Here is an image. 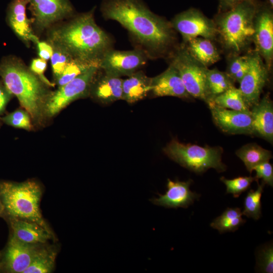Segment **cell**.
Segmentation results:
<instances>
[{
  "mask_svg": "<svg viewBox=\"0 0 273 273\" xmlns=\"http://www.w3.org/2000/svg\"><path fill=\"white\" fill-rule=\"evenodd\" d=\"M253 134L259 136L270 143L273 141V105L269 94L250 109Z\"/></svg>",
  "mask_w": 273,
  "mask_h": 273,
  "instance_id": "20",
  "label": "cell"
},
{
  "mask_svg": "<svg viewBox=\"0 0 273 273\" xmlns=\"http://www.w3.org/2000/svg\"><path fill=\"white\" fill-rule=\"evenodd\" d=\"M257 266L261 272H273V246L272 243L265 244L258 251Z\"/></svg>",
  "mask_w": 273,
  "mask_h": 273,
  "instance_id": "35",
  "label": "cell"
},
{
  "mask_svg": "<svg viewBox=\"0 0 273 273\" xmlns=\"http://www.w3.org/2000/svg\"><path fill=\"white\" fill-rule=\"evenodd\" d=\"M1 120L7 125L13 127L30 130L32 128L31 119L28 113L19 109L10 113Z\"/></svg>",
  "mask_w": 273,
  "mask_h": 273,
  "instance_id": "34",
  "label": "cell"
},
{
  "mask_svg": "<svg viewBox=\"0 0 273 273\" xmlns=\"http://www.w3.org/2000/svg\"><path fill=\"white\" fill-rule=\"evenodd\" d=\"M174 30L182 36L183 43L198 37L214 41L217 31L214 21L206 17L201 11L190 8L174 16L170 22Z\"/></svg>",
  "mask_w": 273,
  "mask_h": 273,
  "instance_id": "9",
  "label": "cell"
},
{
  "mask_svg": "<svg viewBox=\"0 0 273 273\" xmlns=\"http://www.w3.org/2000/svg\"><path fill=\"white\" fill-rule=\"evenodd\" d=\"M235 82L225 72L217 68L207 69L206 72V85L208 100L207 104L213 99L234 86Z\"/></svg>",
  "mask_w": 273,
  "mask_h": 273,
  "instance_id": "26",
  "label": "cell"
},
{
  "mask_svg": "<svg viewBox=\"0 0 273 273\" xmlns=\"http://www.w3.org/2000/svg\"></svg>",
  "mask_w": 273,
  "mask_h": 273,
  "instance_id": "44",
  "label": "cell"
},
{
  "mask_svg": "<svg viewBox=\"0 0 273 273\" xmlns=\"http://www.w3.org/2000/svg\"><path fill=\"white\" fill-rule=\"evenodd\" d=\"M59 245L49 242L38 247L31 263L24 273H51L55 268L56 259L59 252Z\"/></svg>",
  "mask_w": 273,
  "mask_h": 273,
  "instance_id": "21",
  "label": "cell"
},
{
  "mask_svg": "<svg viewBox=\"0 0 273 273\" xmlns=\"http://www.w3.org/2000/svg\"><path fill=\"white\" fill-rule=\"evenodd\" d=\"M250 65L248 53L245 55H236L227 57L225 72L235 82H240L247 72Z\"/></svg>",
  "mask_w": 273,
  "mask_h": 273,
  "instance_id": "31",
  "label": "cell"
},
{
  "mask_svg": "<svg viewBox=\"0 0 273 273\" xmlns=\"http://www.w3.org/2000/svg\"><path fill=\"white\" fill-rule=\"evenodd\" d=\"M40 244H28L10 235L8 243L1 253L0 272L24 273L29 266Z\"/></svg>",
  "mask_w": 273,
  "mask_h": 273,
  "instance_id": "14",
  "label": "cell"
},
{
  "mask_svg": "<svg viewBox=\"0 0 273 273\" xmlns=\"http://www.w3.org/2000/svg\"><path fill=\"white\" fill-rule=\"evenodd\" d=\"M240 208H228L220 216L217 217L211 223V228L218 231L220 233L234 232L246 220L242 218Z\"/></svg>",
  "mask_w": 273,
  "mask_h": 273,
  "instance_id": "27",
  "label": "cell"
},
{
  "mask_svg": "<svg viewBox=\"0 0 273 273\" xmlns=\"http://www.w3.org/2000/svg\"><path fill=\"white\" fill-rule=\"evenodd\" d=\"M272 6L267 4L257 6L253 22V38L256 51L261 57L269 69L273 60V13Z\"/></svg>",
  "mask_w": 273,
  "mask_h": 273,
  "instance_id": "12",
  "label": "cell"
},
{
  "mask_svg": "<svg viewBox=\"0 0 273 273\" xmlns=\"http://www.w3.org/2000/svg\"><path fill=\"white\" fill-rule=\"evenodd\" d=\"M211 102L222 108L250 112L241 91L239 88H236L235 86L214 98Z\"/></svg>",
  "mask_w": 273,
  "mask_h": 273,
  "instance_id": "29",
  "label": "cell"
},
{
  "mask_svg": "<svg viewBox=\"0 0 273 273\" xmlns=\"http://www.w3.org/2000/svg\"><path fill=\"white\" fill-rule=\"evenodd\" d=\"M215 125L230 134H253L250 112L220 107L212 102L207 104Z\"/></svg>",
  "mask_w": 273,
  "mask_h": 273,
  "instance_id": "15",
  "label": "cell"
},
{
  "mask_svg": "<svg viewBox=\"0 0 273 273\" xmlns=\"http://www.w3.org/2000/svg\"><path fill=\"white\" fill-rule=\"evenodd\" d=\"M0 77L32 121L41 123L45 117L44 106L50 93L48 85L20 59L12 56L5 57L0 62Z\"/></svg>",
  "mask_w": 273,
  "mask_h": 273,
  "instance_id": "3",
  "label": "cell"
},
{
  "mask_svg": "<svg viewBox=\"0 0 273 273\" xmlns=\"http://www.w3.org/2000/svg\"><path fill=\"white\" fill-rule=\"evenodd\" d=\"M265 185H258L256 190H250L244 199L242 214L249 218L257 220L261 215V198Z\"/></svg>",
  "mask_w": 273,
  "mask_h": 273,
  "instance_id": "30",
  "label": "cell"
},
{
  "mask_svg": "<svg viewBox=\"0 0 273 273\" xmlns=\"http://www.w3.org/2000/svg\"><path fill=\"white\" fill-rule=\"evenodd\" d=\"M192 182L191 179L181 181L167 179L166 193H158V198L154 197L149 201L155 205L167 208H188L200 197V195L190 190Z\"/></svg>",
  "mask_w": 273,
  "mask_h": 273,
  "instance_id": "16",
  "label": "cell"
},
{
  "mask_svg": "<svg viewBox=\"0 0 273 273\" xmlns=\"http://www.w3.org/2000/svg\"><path fill=\"white\" fill-rule=\"evenodd\" d=\"M163 150L171 159L196 173H203L209 168L219 172L226 169L222 161L223 149L220 147H201L173 140Z\"/></svg>",
  "mask_w": 273,
  "mask_h": 273,
  "instance_id": "6",
  "label": "cell"
},
{
  "mask_svg": "<svg viewBox=\"0 0 273 273\" xmlns=\"http://www.w3.org/2000/svg\"><path fill=\"white\" fill-rule=\"evenodd\" d=\"M43 191L39 183L33 179L20 183L0 181V198L4 207L3 217L34 222L53 232L42 217L40 208Z\"/></svg>",
  "mask_w": 273,
  "mask_h": 273,
  "instance_id": "5",
  "label": "cell"
},
{
  "mask_svg": "<svg viewBox=\"0 0 273 273\" xmlns=\"http://www.w3.org/2000/svg\"><path fill=\"white\" fill-rule=\"evenodd\" d=\"M146 61V55L142 50L121 51L110 49L101 59L100 68L110 75L129 76L144 65Z\"/></svg>",
  "mask_w": 273,
  "mask_h": 273,
  "instance_id": "13",
  "label": "cell"
},
{
  "mask_svg": "<svg viewBox=\"0 0 273 273\" xmlns=\"http://www.w3.org/2000/svg\"><path fill=\"white\" fill-rule=\"evenodd\" d=\"M6 219L11 230V235L21 242L43 244L50 241H56L54 232L49 231L36 222L15 218Z\"/></svg>",
  "mask_w": 273,
  "mask_h": 273,
  "instance_id": "19",
  "label": "cell"
},
{
  "mask_svg": "<svg viewBox=\"0 0 273 273\" xmlns=\"http://www.w3.org/2000/svg\"><path fill=\"white\" fill-rule=\"evenodd\" d=\"M171 55L170 64L178 71L188 94L192 98L207 103L206 72L208 68L197 61L183 43Z\"/></svg>",
  "mask_w": 273,
  "mask_h": 273,
  "instance_id": "7",
  "label": "cell"
},
{
  "mask_svg": "<svg viewBox=\"0 0 273 273\" xmlns=\"http://www.w3.org/2000/svg\"><path fill=\"white\" fill-rule=\"evenodd\" d=\"M53 53L51 58L52 72L55 80L60 76L68 63L73 58L64 49L51 44Z\"/></svg>",
  "mask_w": 273,
  "mask_h": 273,
  "instance_id": "32",
  "label": "cell"
},
{
  "mask_svg": "<svg viewBox=\"0 0 273 273\" xmlns=\"http://www.w3.org/2000/svg\"><path fill=\"white\" fill-rule=\"evenodd\" d=\"M253 170L256 172L255 180L258 183L260 178L264 185H268L271 187L273 186V167L269 161L262 162L256 165Z\"/></svg>",
  "mask_w": 273,
  "mask_h": 273,
  "instance_id": "36",
  "label": "cell"
},
{
  "mask_svg": "<svg viewBox=\"0 0 273 273\" xmlns=\"http://www.w3.org/2000/svg\"><path fill=\"white\" fill-rule=\"evenodd\" d=\"M12 96L13 95L6 87L2 81H0V116L5 111L7 105Z\"/></svg>",
  "mask_w": 273,
  "mask_h": 273,
  "instance_id": "39",
  "label": "cell"
},
{
  "mask_svg": "<svg viewBox=\"0 0 273 273\" xmlns=\"http://www.w3.org/2000/svg\"><path fill=\"white\" fill-rule=\"evenodd\" d=\"M32 25L41 33L55 23L73 16L74 10L69 0H28Z\"/></svg>",
  "mask_w": 273,
  "mask_h": 273,
  "instance_id": "11",
  "label": "cell"
},
{
  "mask_svg": "<svg viewBox=\"0 0 273 273\" xmlns=\"http://www.w3.org/2000/svg\"><path fill=\"white\" fill-rule=\"evenodd\" d=\"M122 82L120 77L105 73L94 84L93 95L104 103L122 100Z\"/></svg>",
  "mask_w": 273,
  "mask_h": 273,
  "instance_id": "23",
  "label": "cell"
},
{
  "mask_svg": "<svg viewBox=\"0 0 273 273\" xmlns=\"http://www.w3.org/2000/svg\"><path fill=\"white\" fill-rule=\"evenodd\" d=\"M95 8L52 29L49 42L66 50L73 58L98 61L111 49L109 35L96 23Z\"/></svg>",
  "mask_w": 273,
  "mask_h": 273,
  "instance_id": "2",
  "label": "cell"
},
{
  "mask_svg": "<svg viewBox=\"0 0 273 273\" xmlns=\"http://www.w3.org/2000/svg\"><path fill=\"white\" fill-rule=\"evenodd\" d=\"M4 215V207L0 198V217H3Z\"/></svg>",
  "mask_w": 273,
  "mask_h": 273,
  "instance_id": "41",
  "label": "cell"
},
{
  "mask_svg": "<svg viewBox=\"0 0 273 273\" xmlns=\"http://www.w3.org/2000/svg\"><path fill=\"white\" fill-rule=\"evenodd\" d=\"M28 4V0H12L8 8L7 20L18 37L29 46L31 42L36 44L39 39L33 31L31 19L27 16Z\"/></svg>",
  "mask_w": 273,
  "mask_h": 273,
  "instance_id": "17",
  "label": "cell"
},
{
  "mask_svg": "<svg viewBox=\"0 0 273 273\" xmlns=\"http://www.w3.org/2000/svg\"><path fill=\"white\" fill-rule=\"evenodd\" d=\"M100 61L72 58L60 76L56 80L58 87L61 86L85 72L90 68L99 66Z\"/></svg>",
  "mask_w": 273,
  "mask_h": 273,
  "instance_id": "28",
  "label": "cell"
},
{
  "mask_svg": "<svg viewBox=\"0 0 273 273\" xmlns=\"http://www.w3.org/2000/svg\"><path fill=\"white\" fill-rule=\"evenodd\" d=\"M236 154L250 173L256 165L269 161L272 158L271 152L256 143L248 144L242 146L236 151Z\"/></svg>",
  "mask_w": 273,
  "mask_h": 273,
  "instance_id": "25",
  "label": "cell"
},
{
  "mask_svg": "<svg viewBox=\"0 0 273 273\" xmlns=\"http://www.w3.org/2000/svg\"><path fill=\"white\" fill-rule=\"evenodd\" d=\"M36 44L39 58L46 61L51 59L53 53V48L52 44L49 42L39 40Z\"/></svg>",
  "mask_w": 273,
  "mask_h": 273,
  "instance_id": "38",
  "label": "cell"
},
{
  "mask_svg": "<svg viewBox=\"0 0 273 273\" xmlns=\"http://www.w3.org/2000/svg\"><path fill=\"white\" fill-rule=\"evenodd\" d=\"M100 66H96L78 75L66 84L50 92L44 106L45 117H52L68 104L87 95Z\"/></svg>",
  "mask_w": 273,
  "mask_h": 273,
  "instance_id": "8",
  "label": "cell"
},
{
  "mask_svg": "<svg viewBox=\"0 0 273 273\" xmlns=\"http://www.w3.org/2000/svg\"><path fill=\"white\" fill-rule=\"evenodd\" d=\"M47 67L46 60L41 58L34 59L32 60L29 67L30 70L37 75L46 84L49 86H53L54 84L50 82L44 76V72Z\"/></svg>",
  "mask_w": 273,
  "mask_h": 273,
  "instance_id": "37",
  "label": "cell"
},
{
  "mask_svg": "<svg viewBox=\"0 0 273 273\" xmlns=\"http://www.w3.org/2000/svg\"><path fill=\"white\" fill-rule=\"evenodd\" d=\"M101 10L105 19L119 22L157 56L167 54L175 46L171 23L153 13L141 0H104Z\"/></svg>",
  "mask_w": 273,
  "mask_h": 273,
  "instance_id": "1",
  "label": "cell"
},
{
  "mask_svg": "<svg viewBox=\"0 0 273 273\" xmlns=\"http://www.w3.org/2000/svg\"><path fill=\"white\" fill-rule=\"evenodd\" d=\"M183 44L190 54L206 67L208 68L220 59V53L213 41L198 37Z\"/></svg>",
  "mask_w": 273,
  "mask_h": 273,
  "instance_id": "24",
  "label": "cell"
},
{
  "mask_svg": "<svg viewBox=\"0 0 273 273\" xmlns=\"http://www.w3.org/2000/svg\"><path fill=\"white\" fill-rule=\"evenodd\" d=\"M151 92L156 97L192 98L186 90L178 71L171 64L163 72L151 78Z\"/></svg>",
  "mask_w": 273,
  "mask_h": 273,
  "instance_id": "18",
  "label": "cell"
},
{
  "mask_svg": "<svg viewBox=\"0 0 273 273\" xmlns=\"http://www.w3.org/2000/svg\"><path fill=\"white\" fill-rule=\"evenodd\" d=\"M226 188V193L232 194L234 198H238L243 192L247 191L251 183L255 180V177L239 176L233 179H228L222 176L220 178Z\"/></svg>",
  "mask_w": 273,
  "mask_h": 273,
  "instance_id": "33",
  "label": "cell"
},
{
  "mask_svg": "<svg viewBox=\"0 0 273 273\" xmlns=\"http://www.w3.org/2000/svg\"><path fill=\"white\" fill-rule=\"evenodd\" d=\"M250 59L249 69L240 83L239 89L249 108L260 99L263 89L266 85L270 70L255 50L248 52Z\"/></svg>",
  "mask_w": 273,
  "mask_h": 273,
  "instance_id": "10",
  "label": "cell"
},
{
  "mask_svg": "<svg viewBox=\"0 0 273 273\" xmlns=\"http://www.w3.org/2000/svg\"><path fill=\"white\" fill-rule=\"evenodd\" d=\"M245 0H218V13L228 11Z\"/></svg>",
  "mask_w": 273,
  "mask_h": 273,
  "instance_id": "40",
  "label": "cell"
},
{
  "mask_svg": "<svg viewBox=\"0 0 273 273\" xmlns=\"http://www.w3.org/2000/svg\"><path fill=\"white\" fill-rule=\"evenodd\" d=\"M257 3L255 0H245L215 16L213 20L217 29V39L227 57L241 55L253 43V22Z\"/></svg>",
  "mask_w": 273,
  "mask_h": 273,
  "instance_id": "4",
  "label": "cell"
},
{
  "mask_svg": "<svg viewBox=\"0 0 273 273\" xmlns=\"http://www.w3.org/2000/svg\"><path fill=\"white\" fill-rule=\"evenodd\" d=\"M268 3H269V4L272 7L273 6V0H268Z\"/></svg>",
  "mask_w": 273,
  "mask_h": 273,
  "instance_id": "42",
  "label": "cell"
},
{
  "mask_svg": "<svg viewBox=\"0 0 273 273\" xmlns=\"http://www.w3.org/2000/svg\"><path fill=\"white\" fill-rule=\"evenodd\" d=\"M1 253L0 252V257H1Z\"/></svg>",
  "mask_w": 273,
  "mask_h": 273,
  "instance_id": "43",
  "label": "cell"
},
{
  "mask_svg": "<svg viewBox=\"0 0 273 273\" xmlns=\"http://www.w3.org/2000/svg\"><path fill=\"white\" fill-rule=\"evenodd\" d=\"M151 90V78L143 72H135L123 80L122 100L133 103L144 99Z\"/></svg>",
  "mask_w": 273,
  "mask_h": 273,
  "instance_id": "22",
  "label": "cell"
}]
</instances>
